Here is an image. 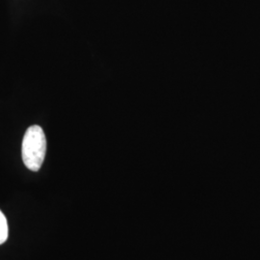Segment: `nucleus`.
<instances>
[{
    "label": "nucleus",
    "instance_id": "1",
    "mask_svg": "<svg viewBox=\"0 0 260 260\" xmlns=\"http://www.w3.org/2000/svg\"><path fill=\"white\" fill-rule=\"evenodd\" d=\"M47 139L44 130L39 125L30 126L22 140L21 156L24 165L33 172L39 171L46 157Z\"/></svg>",
    "mask_w": 260,
    "mask_h": 260
},
{
    "label": "nucleus",
    "instance_id": "2",
    "mask_svg": "<svg viewBox=\"0 0 260 260\" xmlns=\"http://www.w3.org/2000/svg\"><path fill=\"white\" fill-rule=\"evenodd\" d=\"M9 228L5 215L0 210V245L8 239Z\"/></svg>",
    "mask_w": 260,
    "mask_h": 260
}]
</instances>
